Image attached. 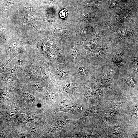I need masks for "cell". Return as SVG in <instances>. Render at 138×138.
Listing matches in <instances>:
<instances>
[{
	"instance_id": "e0dca14e",
	"label": "cell",
	"mask_w": 138,
	"mask_h": 138,
	"mask_svg": "<svg viewBox=\"0 0 138 138\" xmlns=\"http://www.w3.org/2000/svg\"><path fill=\"white\" fill-rule=\"evenodd\" d=\"M25 95L26 98L30 100H33L34 99V97L28 93H25Z\"/></svg>"
},
{
	"instance_id": "30bf717a",
	"label": "cell",
	"mask_w": 138,
	"mask_h": 138,
	"mask_svg": "<svg viewBox=\"0 0 138 138\" xmlns=\"http://www.w3.org/2000/svg\"><path fill=\"white\" fill-rule=\"evenodd\" d=\"M126 81L128 84L130 86L133 87L135 83V79L131 76L128 77Z\"/></svg>"
},
{
	"instance_id": "4fadbf2b",
	"label": "cell",
	"mask_w": 138,
	"mask_h": 138,
	"mask_svg": "<svg viewBox=\"0 0 138 138\" xmlns=\"http://www.w3.org/2000/svg\"><path fill=\"white\" fill-rule=\"evenodd\" d=\"M56 73L59 77L62 78H65L67 75L65 72L61 69L58 70Z\"/></svg>"
},
{
	"instance_id": "5b68a950",
	"label": "cell",
	"mask_w": 138,
	"mask_h": 138,
	"mask_svg": "<svg viewBox=\"0 0 138 138\" xmlns=\"http://www.w3.org/2000/svg\"><path fill=\"white\" fill-rule=\"evenodd\" d=\"M17 74V69L15 68H13L9 71L7 74V77L9 78H13L16 76Z\"/></svg>"
},
{
	"instance_id": "ffe728a7",
	"label": "cell",
	"mask_w": 138,
	"mask_h": 138,
	"mask_svg": "<svg viewBox=\"0 0 138 138\" xmlns=\"http://www.w3.org/2000/svg\"><path fill=\"white\" fill-rule=\"evenodd\" d=\"M17 136L19 138H24L25 135L22 133L18 132L17 134Z\"/></svg>"
},
{
	"instance_id": "3957f363",
	"label": "cell",
	"mask_w": 138,
	"mask_h": 138,
	"mask_svg": "<svg viewBox=\"0 0 138 138\" xmlns=\"http://www.w3.org/2000/svg\"><path fill=\"white\" fill-rule=\"evenodd\" d=\"M31 19L29 16L28 12L26 11L22 22L17 25L18 26L20 25L26 24L30 25L33 26L32 24V20Z\"/></svg>"
},
{
	"instance_id": "ba28073f",
	"label": "cell",
	"mask_w": 138,
	"mask_h": 138,
	"mask_svg": "<svg viewBox=\"0 0 138 138\" xmlns=\"http://www.w3.org/2000/svg\"><path fill=\"white\" fill-rule=\"evenodd\" d=\"M76 86V84L74 83H70L67 84L64 87V89L67 90H71L74 89Z\"/></svg>"
},
{
	"instance_id": "8992f818",
	"label": "cell",
	"mask_w": 138,
	"mask_h": 138,
	"mask_svg": "<svg viewBox=\"0 0 138 138\" xmlns=\"http://www.w3.org/2000/svg\"><path fill=\"white\" fill-rule=\"evenodd\" d=\"M59 14L61 18L64 19L67 18L68 15V11L65 8L62 9L59 12Z\"/></svg>"
},
{
	"instance_id": "52a82bcc",
	"label": "cell",
	"mask_w": 138,
	"mask_h": 138,
	"mask_svg": "<svg viewBox=\"0 0 138 138\" xmlns=\"http://www.w3.org/2000/svg\"><path fill=\"white\" fill-rule=\"evenodd\" d=\"M28 76L31 78H34L37 76V73L36 71L33 69H30L27 71Z\"/></svg>"
},
{
	"instance_id": "9c48e42d",
	"label": "cell",
	"mask_w": 138,
	"mask_h": 138,
	"mask_svg": "<svg viewBox=\"0 0 138 138\" xmlns=\"http://www.w3.org/2000/svg\"><path fill=\"white\" fill-rule=\"evenodd\" d=\"M61 107L63 110L71 111L73 110V106L71 103H66L63 105Z\"/></svg>"
},
{
	"instance_id": "7c38bea8",
	"label": "cell",
	"mask_w": 138,
	"mask_h": 138,
	"mask_svg": "<svg viewBox=\"0 0 138 138\" xmlns=\"http://www.w3.org/2000/svg\"><path fill=\"white\" fill-rule=\"evenodd\" d=\"M138 58L136 56H135L134 58L133 61V65L134 70L135 72L137 73L138 72Z\"/></svg>"
},
{
	"instance_id": "8fae6325",
	"label": "cell",
	"mask_w": 138,
	"mask_h": 138,
	"mask_svg": "<svg viewBox=\"0 0 138 138\" xmlns=\"http://www.w3.org/2000/svg\"><path fill=\"white\" fill-rule=\"evenodd\" d=\"M89 91L92 95L96 96H98L100 94V90L98 89L95 88H92L90 89Z\"/></svg>"
},
{
	"instance_id": "9a60e30c",
	"label": "cell",
	"mask_w": 138,
	"mask_h": 138,
	"mask_svg": "<svg viewBox=\"0 0 138 138\" xmlns=\"http://www.w3.org/2000/svg\"><path fill=\"white\" fill-rule=\"evenodd\" d=\"M79 73L82 75H84L86 74V71L84 67H81L79 68Z\"/></svg>"
},
{
	"instance_id": "6da1fadb",
	"label": "cell",
	"mask_w": 138,
	"mask_h": 138,
	"mask_svg": "<svg viewBox=\"0 0 138 138\" xmlns=\"http://www.w3.org/2000/svg\"><path fill=\"white\" fill-rule=\"evenodd\" d=\"M32 41L28 42H22L15 41L12 42L10 44L9 49L11 51H13L17 50L21 45H26L32 44Z\"/></svg>"
},
{
	"instance_id": "44dd1931",
	"label": "cell",
	"mask_w": 138,
	"mask_h": 138,
	"mask_svg": "<svg viewBox=\"0 0 138 138\" xmlns=\"http://www.w3.org/2000/svg\"><path fill=\"white\" fill-rule=\"evenodd\" d=\"M29 118L31 119H33L34 117V114L32 113H31L29 114L28 117Z\"/></svg>"
},
{
	"instance_id": "5bb4252c",
	"label": "cell",
	"mask_w": 138,
	"mask_h": 138,
	"mask_svg": "<svg viewBox=\"0 0 138 138\" xmlns=\"http://www.w3.org/2000/svg\"><path fill=\"white\" fill-rule=\"evenodd\" d=\"M20 53H17L15 54L13 56L9 59L6 62L0 65V66L4 70V68H5L6 65L9 63V62L12 60L17 55L19 54Z\"/></svg>"
},
{
	"instance_id": "277c9868",
	"label": "cell",
	"mask_w": 138,
	"mask_h": 138,
	"mask_svg": "<svg viewBox=\"0 0 138 138\" xmlns=\"http://www.w3.org/2000/svg\"><path fill=\"white\" fill-rule=\"evenodd\" d=\"M112 74L111 72L108 73L103 77L102 79V83L104 85H107L110 82Z\"/></svg>"
},
{
	"instance_id": "7402d4cb",
	"label": "cell",
	"mask_w": 138,
	"mask_h": 138,
	"mask_svg": "<svg viewBox=\"0 0 138 138\" xmlns=\"http://www.w3.org/2000/svg\"><path fill=\"white\" fill-rule=\"evenodd\" d=\"M4 72V70L0 66V74Z\"/></svg>"
},
{
	"instance_id": "d6986e66",
	"label": "cell",
	"mask_w": 138,
	"mask_h": 138,
	"mask_svg": "<svg viewBox=\"0 0 138 138\" xmlns=\"http://www.w3.org/2000/svg\"><path fill=\"white\" fill-rule=\"evenodd\" d=\"M20 117V118L22 122L23 123H25L27 122V120L26 117L24 114L23 116H21Z\"/></svg>"
},
{
	"instance_id": "ac0fdd59",
	"label": "cell",
	"mask_w": 138,
	"mask_h": 138,
	"mask_svg": "<svg viewBox=\"0 0 138 138\" xmlns=\"http://www.w3.org/2000/svg\"><path fill=\"white\" fill-rule=\"evenodd\" d=\"M113 133L116 135H121V132L119 130V129L116 128L114 129L113 130Z\"/></svg>"
},
{
	"instance_id": "7a4b0ae2",
	"label": "cell",
	"mask_w": 138,
	"mask_h": 138,
	"mask_svg": "<svg viewBox=\"0 0 138 138\" xmlns=\"http://www.w3.org/2000/svg\"><path fill=\"white\" fill-rule=\"evenodd\" d=\"M123 59V54L121 53H118L114 56L113 62L117 66H120L122 64Z\"/></svg>"
},
{
	"instance_id": "2e32d148",
	"label": "cell",
	"mask_w": 138,
	"mask_h": 138,
	"mask_svg": "<svg viewBox=\"0 0 138 138\" xmlns=\"http://www.w3.org/2000/svg\"><path fill=\"white\" fill-rule=\"evenodd\" d=\"M63 123L58 124L54 126L53 129L55 130H59L61 129L63 126Z\"/></svg>"
}]
</instances>
